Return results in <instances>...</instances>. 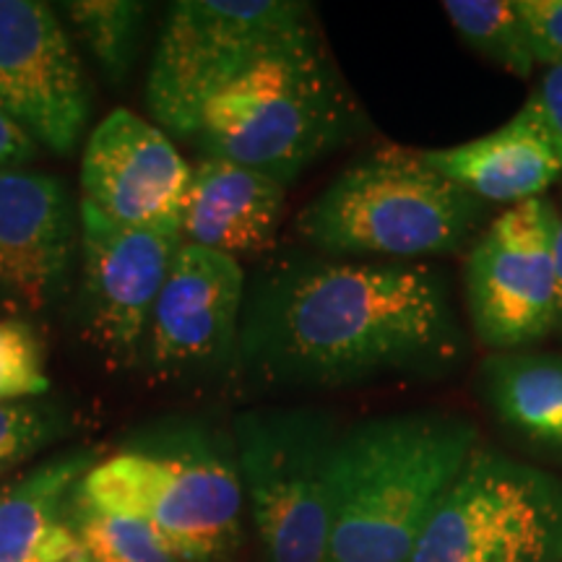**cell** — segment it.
<instances>
[{
	"label": "cell",
	"instance_id": "1",
	"mask_svg": "<svg viewBox=\"0 0 562 562\" xmlns=\"http://www.w3.org/2000/svg\"><path fill=\"white\" fill-rule=\"evenodd\" d=\"M469 341L435 263L286 252L245 284L235 378L245 391H344L442 381Z\"/></svg>",
	"mask_w": 562,
	"mask_h": 562
},
{
	"label": "cell",
	"instance_id": "2",
	"mask_svg": "<svg viewBox=\"0 0 562 562\" xmlns=\"http://www.w3.org/2000/svg\"><path fill=\"white\" fill-rule=\"evenodd\" d=\"M476 448V425L453 412H396L344 427L328 472L326 562H409Z\"/></svg>",
	"mask_w": 562,
	"mask_h": 562
},
{
	"label": "cell",
	"instance_id": "3",
	"mask_svg": "<svg viewBox=\"0 0 562 562\" xmlns=\"http://www.w3.org/2000/svg\"><path fill=\"white\" fill-rule=\"evenodd\" d=\"M79 492L94 508L154 526L188 562H216L248 542L232 432L203 417L136 427Z\"/></svg>",
	"mask_w": 562,
	"mask_h": 562
},
{
	"label": "cell",
	"instance_id": "4",
	"mask_svg": "<svg viewBox=\"0 0 562 562\" xmlns=\"http://www.w3.org/2000/svg\"><path fill=\"white\" fill-rule=\"evenodd\" d=\"M487 214L422 151L375 144L300 211L297 235L328 258L419 263L472 248Z\"/></svg>",
	"mask_w": 562,
	"mask_h": 562
},
{
	"label": "cell",
	"instance_id": "5",
	"mask_svg": "<svg viewBox=\"0 0 562 562\" xmlns=\"http://www.w3.org/2000/svg\"><path fill=\"white\" fill-rule=\"evenodd\" d=\"M370 123L323 37L266 58L206 104L195 144L290 188Z\"/></svg>",
	"mask_w": 562,
	"mask_h": 562
},
{
	"label": "cell",
	"instance_id": "6",
	"mask_svg": "<svg viewBox=\"0 0 562 562\" xmlns=\"http://www.w3.org/2000/svg\"><path fill=\"white\" fill-rule=\"evenodd\" d=\"M321 37L300 0H180L167 13L146 83L151 115L195 138L206 104L273 55Z\"/></svg>",
	"mask_w": 562,
	"mask_h": 562
},
{
	"label": "cell",
	"instance_id": "7",
	"mask_svg": "<svg viewBox=\"0 0 562 562\" xmlns=\"http://www.w3.org/2000/svg\"><path fill=\"white\" fill-rule=\"evenodd\" d=\"M245 513L266 562H326L328 472L339 422L318 406H256L232 419Z\"/></svg>",
	"mask_w": 562,
	"mask_h": 562
},
{
	"label": "cell",
	"instance_id": "8",
	"mask_svg": "<svg viewBox=\"0 0 562 562\" xmlns=\"http://www.w3.org/2000/svg\"><path fill=\"white\" fill-rule=\"evenodd\" d=\"M409 562H562V476L480 446Z\"/></svg>",
	"mask_w": 562,
	"mask_h": 562
},
{
	"label": "cell",
	"instance_id": "9",
	"mask_svg": "<svg viewBox=\"0 0 562 562\" xmlns=\"http://www.w3.org/2000/svg\"><path fill=\"white\" fill-rule=\"evenodd\" d=\"M558 201L542 195L495 216L463 263L469 326L492 351L531 349L554 334Z\"/></svg>",
	"mask_w": 562,
	"mask_h": 562
},
{
	"label": "cell",
	"instance_id": "10",
	"mask_svg": "<svg viewBox=\"0 0 562 562\" xmlns=\"http://www.w3.org/2000/svg\"><path fill=\"white\" fill-rule=\"evenodd\" d=\"M81 321L110 368L140 362L159 292L180 250L178 227H123L81 201Z\"/></svg>",
	"mask_w": 562,
	"mask_h": 562
},
{
	"label": "cell",
	"instance_id": "11",
	"mask_svg": "<svg viewBox=\"0 0 562 562\" xmlns=\"http://www.w3.org/2000/svg\"><path fill=\"white\" fill-rule=\"evenodd\" d=\"M240 261L180 245L154 307L144 362L154 381L195 383L235 372L245 302Z\"/></svg>",
	"mask_w": 562,
	"mask_h": 562
},
{
	"label": "cell",
	"instance_id": "12",
	"mask_svg": "<svg viewBox=\"0 0 562 562\" xmlns=\"http://www.w3.org/2000/svg\"><path fill=\"white\" fill-rule=\"evenodd\" d=\"M0 110L55 154L79 146L91 91L74 40L42 0H0Z\"/></svg>",
	"mask_w": 562,
	"mask_h": 562
},
{
	"label": "cell",
	"instance_id": "13",
	"mask_svg": "<svg viewBox=\"0 0 562 562\" xmlns=\"http://www.w3.org/2000/svg\"><path fill=\"white\" fill-rule=\"evenodd\" d=\"M191 165L170 136L131 110H112L81 157L83 203L123 227H178Z\"/></svg>",
	"mask_w": 562,
	"mask_h": 562
},
{
	"label": "cell",
	"instance_id": "14",
	"mask_svg": "<svg viewBox=\"0 0 562 562\" xmlns=\"http://www.w3.org/2000/svg\"><path fill=\"white\" fill-rule=\"evenodd\" d=\"M79 222L66 186L47 172L0 170V290L30 311L66 292Z\"/></svg>",
	"mask_w": 562,
	"mask_h": 562
},
{
	"label": "cell",
	"instance_id": "15",
	"mask_svg": "<svg viewBox=\"0 0 562 562\" xmlns=\"http://www.w3.org/2000/svg\"><path fill=\"white\" fill-rule=\"evenodd\" d=\"M427 165L474 199L518 203L542 199L562 182V140L531 97L501 128L448 149H427Z\"/></svg>",
	"mask_w": 562,
	"mask_h": 562
},
{
	"label": "cell",
	"instance_id": "16",
	"mask_svg": "<svg viewBox=\"0 0 562 562\" xmlns=\"http://www.w3.org/2000/svg\"><path fill=\"white\" fill-rule=\"evenodd\" d=\"M286 188L237 161L201 157L180 211V240L222 256H263L277 243Z\"/></svg>",
	"mask_w": 562,
	"mask_h": 562
},
{
	"label": "cell",
	"instance_id": "17",
	"mask_svg": "<svg viewBox=\"0 0 562 562\" xmlns=\"http://www.w3.org/2000/svg\"><path fill=\"white\" fill-rule=\"evenodd\" d=\"M97 461V451L76 448L0 484V562H68L81 552L68 510Z\"/></svg>",
	"mask_w": 562,
	"mask_h": 562
},
{
	"label": "cell",
	"instance_id": "18",
	"mask_svg": "<svg viewBox=\"0 0 562 562\" xmlns=\"http://www.w3.org/2000/svg\"><path fill=\"white\" fill-rule=\"evenodd\" d=\"M476 389L505 430L562 459V351H492L480 364Z\"/></svg>",
	"mask_w": 562,
	"mask_h": 562
},
{
	"label": "cell",
	"instance_id": "19",
	"mask_svg": "<svg viewBox=\"0 0 562 562\" xmlns=\"http://www.w3.org/2000/svg\"><path fill=\"white\" fill-rule=\"evenodd\" d=\"M63 9L102 74L112 83L128 79L149 5L138 0H70Z\"/></svg>",
	"mask_w": 562,
	"mask_h": 562
},
{
	"label": "cell",
	"instance_id": "20",
	"mask_svg": "<svg viewBox=\"0 0 562 562\" xmlns=\"http://www.w3.org/2000/svg\"><path fill=\"white\" fill-rule=\"evenodd\" d=\"M448 21L463 45L492 66L526 79L537 68L529 34L513 0H448L442 3Z\"/></svg>",
	"mask_w": 562,
	"mask_h": 562
},
{
	"label": "cell",
	"instance_id": "21",
	"mask_svg": "<svg viewBox=\"0 0 562 562\" xmlns=\"http://www.w3.org/2000/svg\"><path fill=\"white\" fill-rule=\"evenodd\" d=\"M68 524L91 562H188L154 526L94 508L81 492L70 503Z\"/></svg>",
	"mask_w": 562,
	"mask_h": 562
},
{
	"label": "cell",
	"instance_id": "22",
	"mask_svg": "<svg viewBox=\"0 0 562 562\" xmlns=\"http://www.w3.org/2000/svg\"><path fill=\"white\" fill-rule=\"evenodd\" d=\"M74 414L60 398L42 396L0 404V474L68 438Z\"/></svg>",
	"mask_w": 562,
	"mask_h": 562
},
{
	"label": "cell",
	"instance_id": "23",
	"mask_svg": "<svg viewBox=\"0 0 562 562\" xmlns=\"http://www.w3.org/2000/svg\"><path fill=\"white\" fill-rule=\"evenodd\" d=\"M50 393L45 349L26 321H0V404L42 398Z\"/></svg>",
	"mask_w": 562,
	"mask_h": 562
},
{
	"label": "cell",
	"instance_id": "24",
	"mask_svg": "<svg viewBox=\"0 0 562 562\" xmlns=\"http://www.w3.org/2000/svg\"><path fill=\"white\" fill-rule=\"evenodd\" d=\"M537 66H562V0H513Z\"/></svg>",
	"mask_w": 562,
	"mask_h": 562
},
{
	"label": "cell",
	"instance_id": "25",
	"mask_svg": "<svg viewBox=\"0 0 562 562\" xmlns=\"http://www.w3.org/2000/svg\"><path fill=\"white\" fill-rule=\"evenodd\" d=\"M40 154L37 140L26 136L16 123L0 110V170L26 167Z\"/></svg>",
	"mask_w": 562,
	"mask_h": 562
},
{
	"label": "cell",
	"instance_id": "26",
	"mask_svg": "<svg viewBox=\"0 0 562 562\" xmlns=\"http://www.w3.org/2000/svg\"><path fill=\"white\" fill-rule=\"evenodd\" d=\"M529 97L537 102V108L542 110L547 123L552 125V131L562 140V66L544 68L542 79H539Z\"/></svg>",
	"mask_w": 562,
	"mask_h": 562
},
{
	"label": "cell",
	"instance_id": "27",
	"mask_svg": "<svg viewBox=\"0 0 562 562\" xmlns=\"http://www.w3.org/2000/svg\"><path fill=\"white\" fill-rule=\"evenodd\" d=\"M554 334L562 336V193L558 201V227H554Z\"/></svg>",
	"mask_w": 562,
	"mask_h": 562
},
{
	"label": "cell",
	"instance_id": "28",
	"mask_svg": "<svg viewBox=\"0 0 562 562\" xmlns=\"http://www.w3.org/2000/svg\"><path fill=\"white\" fill-rule=\"evenodd\" d=\"M216 562H266L261 547H258L256 537H248V542H245L240 550H235L232 554H227V558L216 560Z\"/></svg>",
	"mask_w": 562,
	"mask_h": 562
},
{
	"label": "cell",
	"instance_id": "29",
	"mask_svg": "<svg viewBox=\"0 0 562 562\" xmlns=\"http://www.w3.org/2000/svg\"><path fill=\"white\" fill-rule=\"evenodd\" d=\"M68 562H91V560L87 558V552H83V550H81L79 554H76V558H70Z\"/></svg>",
	"mask_w": 562,
	"mask_h": 562
}]
</instances>
